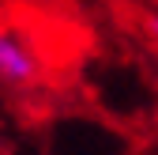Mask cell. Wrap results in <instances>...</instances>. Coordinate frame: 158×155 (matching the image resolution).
Instances as JSON below:
<instances>
[{"mask_svg": "<svg viewBox=\"0 0 158 155\" xmlns=\"http://www.w3.org/2000/svg\"><path fill=\"white\" fill-rule=\"evenodd\" d=\"M147 30H151V38L158 42V15H151V19H147Z\"/></svg>", "mask_w": 158, "mask_h": 155, "instance_id": "2", "label": "cell"}, {"mask_svg": "<svg viewBox=\"0 0 158 155\" xmlns=\"http://www.w3.org/2000/svg\"><path fill=\"white\" fill-rule=\"evenodd\" d=\"M38 76H42V57L30 46V38H23L11 27H0V83L30 87Z\"/></svg>", "mask_w": 158, "mask_h": 155, "instance_id": "1", "label": "cell"}]
</instances>
